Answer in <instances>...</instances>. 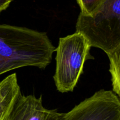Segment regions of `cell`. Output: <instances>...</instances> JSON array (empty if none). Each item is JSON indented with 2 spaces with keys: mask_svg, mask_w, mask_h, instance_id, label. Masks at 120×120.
Masks as SVG:
<instances>
[{
  "mask_svg": "<svg viewBox=\"0 0 120 120\" xmlns=\"http://www.w3.org/2000/svg\"><path fill=\"white\" fill-rule=\"evenodd\" d=\"M91 45L82 34L76 32L59 38L56 48V71L53 76L57 90L72 92L83 72L86 61L94 59L90 55Z\"/></svg>",
  "mask_w": 120,
  "mask_h": 120,
  "instance_id": "obj_3",
  "label": "cell"
},
{
  "mask_svg": "<svg viewBox=\"0 0 120 120\" xmlns=\"http://www.w3.org/2000/svg\"><path fill=\"white\" fill-rule=\"evenodd\" d=\"M83 15L91 16L101 7L105 0H76Z\"/></svg>",
  "mask_w": 120,
  "mask_h": 120,
  "instance_id": "obj_8",
  "label": "cell"
},
{
  "mask_svg": "<svg viewBox=\"0 0 120 120\" xmlns=\"http://www.w3.org/2000/svg\"><path fill=\"white\" fill-rule=\"evenodd\" d=\"M60 120H120V100L112 91L101 89L85 99Z\"/></svg>",
  "mask_w": 120,
  "mask_h": 120,
  "instance_id": "obj_4",
  "label": "cell"
},
{
  "mask_svg": "<svg viewBox=\"0 0 120 120\" xmlns=\"http://www.w3.org/2000/svg\"><path fill=\"white\" fill-rule=\"evenodd\" d=\"M55 50L46 32L0 24V75L28 66L45 69Z\"/></svg>",
  "mask_w": 120,
  "mask_h": 120,
  "instance_id": "obj_1",
  "label": "cell"
},
{
  "mask_svg": "<svg viewBox=\"0 0 120 120\" xmlns=\"http://www.w3.org/2000/svg\"><path fill=\"white\" fill-rule=\"evenodd\" d=\"M76 32L83 34L91 47L108 55L120 49V0H105L93 16L80 13Z\"/></svg>",
  "mask_w": 120,
  "mask_h": 120,
  "instance_id": "obj_2",
  "label": "cell"
},
{
  "mask_svg": "<svg viewBox=\"0 0 120 120\" xmlns=\"http://www.w3.org/2000/svg\"><path fill=\"white\" fill-rule=\"evenodd\" d=\"M62 114L55 109L45 108L42 96H26L21 92L14 100L5 120H60Z\"/></svg>",
  "mask_w": 120,
  "mask_h": 120,
  "instance_id": "obj_5",
  "label": "cell"
},
{
  "mask_svg": "<svg viewBox=\"0 0 120 120\" xmlns=\"http://www.w3.org/2000/svg\"><path fill=\"white\" fill-rule=\"evenodd\" d=\"M21 89L16 74H11L0 82V120H5L14 100Z\"/></svg>",
  "mask_w": 120,
  "mask_h": 120,
  "instance_id": "obj_6",
  "label": "cell"
},
{
  "mask_svg": "<svg viewBox=\"0 0 120 120\" xmlns=\"http://www.w3.org/2000/svg\"><path fill=\"white\" fill-rule=\"evenodd\" d=\"M113 92L120 96V49L108 55Z\"/></svg>",
  "mask_w": 120,
  "mask_h": 120,
  "instance_id": "obj_7",
  "label": "cell"
},
{
  "mask_svg": "<svg viewBox=\"0 0 120 120\" xmlns=\"http://www.w3.org/2000/svg\"><path fill=\"white\" fill-rule=\"evenodd\" d=\"M12 0H0V13L5 10L9 6Z\"/></svg>",
  "mask_w": 120,
  "mask_h": 120,
  "instance_id": "obj_9",
  "label": "cell"
}]
</instances>
